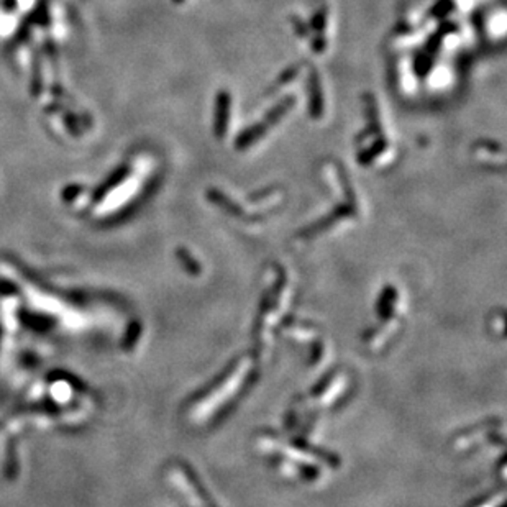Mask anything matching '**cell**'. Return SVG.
<instances>
[{"instance_id": "cell-8", "label": "cell", "mask_w": 507, "mask_h": 507, "mask_svg": "<svg viewBox=\"0 0 507 507\" xmlns=\"http://www.w3.org/2000/svg\"><path fill=\"white\" fill-rule=\"evenodd\" d=\"M451 9H453V2H451V0H440V2L433 7L432 14L440 19V16H445L448 14Z\"/></svg>"}, {"instance_id": "cell-5", "label": "cell", "mask_w": 507, "mask_h": 507, "mask_svg": "<svg viewBox=\"0 0 507 507\" xmlns=\"http://www.w3.org/2000/svg\"><path fill=\"white\" fill-rule=\"evenodd\" d=\"M386 148V141L381 139V140H378L374 145L369 148V150H366L365 153H361V156L358 158V161H360L361 164H368V163H371L374 158L378 156L379 153H381L383 150Z\"/></svg>"}, {"instance_id": "cell-7", "label": "cell", "mask_w": 507, "mask_h": 507, "mask_svg": "<svg viewBox=\"0 0 507 507\" xmlns=\"http://www.w3.org/2000/svg\"><path fill=\"white\" fill-rule=\"evenodd\" d=\"M299 71H301V66H299V64H294V66H291V68L286 69L284 73L279 76V79L276 81V84H274L273 91H276L278 87H281L283 84H288V82H291L297 74H299Z\"/></svg>"}, {"instance_id": "cell-6", "label": "cell", "mask_w": 507, "mask_h": 507, "mask_svg": "<svg viewBox=\"0 0 507 507\" xmlns=\"http://www.w3.org/2000/svg\"><path fill=\"white\" fill-rule=\"evenodd\" d=\"M325 26H327V10L321 9L318 12L313 14L311 20V29L321 35V33L325 30Z\"/></svg>"}, {"instance_id": "cell-9", "label": "cell", "mask_w": 507, "mask_h": 507, "mask_svg": "<svg viewBox=\"0 0 507 507\" xmlns=\"http://www.w3.org/2000/svg\"><path fill=\"white\" fill-rule=\"evenodd\" d=\"M292 26H294V30L299 33L302 38H307L308 29L304 25V21H302L301 19H296V16H294V19H292Z\"/></svg>"}, {"instance_id": "cell-1", "label": "cell", "mask_w": 507, "mask_h": 507, "mask_svg": "<svg viewBox=\"0 0 507 507\" xmlns=\"http://www.w3.org/2000/svg\"><path fill=\"white\" fill-rule=\"evenodd\" d=\"M231 97L227 91H220L216 96V112H214V131L216 136L222 139L229 129V114H230Z\"/></svg>"}, {"instance_id": "cell-2", "label": "cell", "mask_w": 507, "mask_h": 507, "mask_svg": "<svg viewBox=\"0 0 507 507\" xmlns=\"http://www.w3.org/2000/svg\"><path fill=\"white\" fill-rule=\"evenodd\" d=\"M307 94H308V114L312 119H321L323 114V96L321 79L316 69L311 71L307 81Z\"/></svg>"}, {"instance_id": "cell-3", "label": "cell", "mask_w": 507, "mask_h": 507, "mask_svg": "<svg viewBox=\"0 0 507 507\" xmlns=\"http://www.w3.org/2000/svg\"><path fill=\"white\" fill-rule=\"evenodd\" d=\"M269 126L266 124H255L251 125L250 129H246L241 131L239 135V139H236V148L239 150H246V148H250L251 145H255V143L264 136Z\"/></svg>"}, {"instance_id": "cell-10", "label": "cell", "mask_w": 507, "mask_h": 507, "mask_svg": "<svg viewBox=\"0 0 507 507\" xmlns=\"http://www.w3.org/2000/svg\"><path fill=\"white\" fill-rule=\"evenodd\" d=\"M312 46L316 48L317 53H322L323 49H325V40H323V36L317 35V38H313V40H312Z\"/></svg>"}, {"instance_id": "cell-4", "label": "cell", "mask_w": 507, "mask_h": 507, "mask_svg": "<svg viewBox=\"0 0 507 507\" xmlns=\"http://www.w3.org/2000/svg\"><path fill=\"white\" fill-rule=\"evenodd\" d=\"M292 106H294V97L289 96V97L283 99V101H281L279 104H276V106H274V107L266 114V122H264V124H266L268 126L278 124L279 120L283 119L284 115L289 112V110L292 109Z\"/></svg>"}]
</instances>
